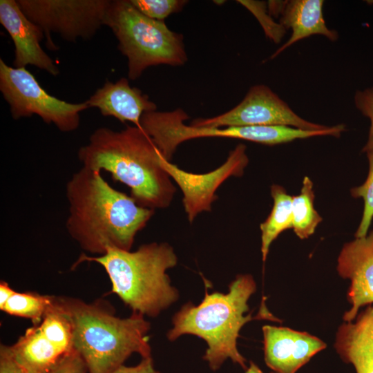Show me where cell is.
Instances as JSON below:
<instances>
[{
  "mask_svg": "<svg viewBox=\"0 0 373 373\" xmlns=\"http://www.w3.org/2000/svg\"><path fill=\"white\" fill-rule=\"evenodd\" d=\"M270 191L274 200L273 207L266 220L260 224L263 261L267 259L271 243L283 231L293 227L292 196L278 184L271 185Z\"/></svg>",
  "mask_w": 373,
  "mask_h": 373,
  "instance_id": "obj_18",
  "label": "cell"
},
{
  "mask_svg": "<svg viewBox=\"0 0 373 373\" xmlns=\"http://www.w3.org/2000/svg\"><path fill=\"white\" fill-rule=\"evenodd\" d=\"M262 329L265 362L277 373H296L327 347L323 341L306 332L272 325Z\"/></svg>",
  "mask_w": 373,
  "mask_h": 373,
  "instance_id": "obj_12",
  "label": "cell"
},
{
  "mask_svg": "<svg viewBox=\"0 0 373 373\" xmlns=\"http://www.w3.org/2000/svg\"><path fill=\"white\" fill-rule=\"evenodd\" d=\"M245 373H263L260 368L253 361L249 362V367L246 369ZM271 373H277L273 372Z\"/></svg>",
  "mask_w": 373,
  "mask_h": 373,
  "instance_id": "obj_30",
  "label": "cell"
},
{
  "mask_svg": "<svg viewBox=\"0 0 373 373\" xmlns=\"http://www.w3.org/2000/svg\"><path fill=\"white\" fill-rule=\"evenodd\" d=\"M0 23L10 35L15 46L13 67L32 65L49 74H59L53 60L40 45L45 35L19 8L16 0L0 1Z\"/></svg>",
  "mask_w": 373,
  "mask_h": 373,
  "instance_id": "obj_13",
  "label": "cell"
},
{
  "mask_svg": "<svg viewBox=\"0 0 373 373\" xmlns=\"http://www.w3.org/2000/svg\"><path fill=\"white\" fill-rule=\"evenodd\" d=\"M15 292L8 283L4 280H1L0 283V309L3 308L8 299Z\"/></svg>",
  "mask_w": 373,
  "mask_h": 373,
  "instance_id": "obj_29",
  "label": "cell"
},
{
  "mask_svg": "<svg viewBox=\"0 0 373 373\" xmlns=\"http://www.w3.org/2000/svg\"><path fill=\"white\" fill-rule=\"evenodd\" d=\"M66 196L68 234L82 249L97 256L110 248L131 251L135 236L155 213L113 188L100 171L84 166L68 181Z\"/></svg>",
  "mask_w": 373,
  "mask_h": 373,
  "instance_id": "obj_1",
  "label": "cell"
},
{
  "mask_svg": "<svg viewBox=\"0 0 373 373\" xmlns=\"http://www.w3.org/2000/svg\"><path fill=\"white\" fill-rule=\"evenodd\" d=\"M70 315L73 348L84 361L88 373H110L124 365L133 354L151 356L147 335L150 323L144 316L133 313L122 318L101 303L58 297Z\"/></svg>",
  "mask_w": 373,
  "mask_h": 373,
  "instance_id": "obj_4",
  "label": "cell"
},
{
  "mask_svg": "<svg viewBox=\"0 0 373 373\" xmlns=\"http://www.w3.org/2000/svg\"><path fill=\"white\" fill-rule=\"evenodd\" d=\"M52 301L53 296L15 291L1 310L12 316L28 318L33 325H39Z\"/></svg>",
  "mask_w": 373,
  "mask_h": 373,
  "instance_id": "obj_21",
  "label": "cell"
},
{
  "mask_svg": "<svg viewBox=\"0 0 373 373\" xmlns=\"http://www.w3.org/2000/svg\"><path fill=\"white\" fill-rule=\"evenodd\" d=\"M86 261L104 269L111 292L133 313L155 317L178 299L179 293L166 274L177 265L178 257L167 242L144 244L134 251L110 248L102 256L83 254L74 267Z\"/></svg>",
  "mask_w": 373,
  "mask_h": 373,
  "instance_id": "obj_5",
  "label": "cell"
},
{
  "mask_svg": "<svg viewBox=\"0 0 373 373\" xmlns=\"http://www.w3.org/2000/svg\"><path fill=\"white\" fill-rule=\"evenodd\" d=\"M0 91L13 119L39 116L60 131L71 132L79 126L80 113L89 107L86 101L69 103L50 95L26 68H15L0 59Z\"/></svg>",
  "mask_w": 373,
  "mask_h": 373,
  "instance_id": "obj_7",
  "label": "cell"
},
{
  "mask_svg": "<svg viewBox=\"0 0 373 373\" xmlns=\"http://www.w3.org/2000/svg\"><path fill=\"white\" fill-rule=\"evenodd\" d=\"M10 348L26 373H45L66 354L45 336L39 325L26 329Z\"/></svg>",
  "mask_w": 373,
  "mask_h": 373,
  "instance_id": "obj_17",
  "label": "cell"
},
{
  "mask_svg": "<svg viewBox=\"0 0 373 373\" xmlns=\"http://www.w3.org/2000/svg\"><path fill=\"white\" fill-rule=\"evenodd\" d=\"M322 0L285 1L279 23L292 31L289 39L271 56L273 59L296 42L314 35H321L332 41L338 39V34L326 26L323 15Z\"/></svg>",
  "mask_w": 373,
  "mask_h": 373,
  "instance_id": "obj_15",
  "label": "cell"
},
{
  "mask_svg": "<svg viewBox=\"0 0 373 373\" xmlns=\"http://www.w3.org/2000/svg\"><path fill=\"white\" fill-rule=\"evenodd\" d=\"M256 291V283L250 274L236 276L227 294L206 291L200 304L187 303L175 314L168 339L173 341L184 334L195 335L207 343L203 359L212 370H218L227 359L246 370V359L238 350L237 340L244 325L254 318L245 314Z\"/></svg>",
  "mask_w": 373,
  "mask_h": 373,
  "instance_id": "obj_3",
  "label": "cell"
},
{
  "mask_svg": "<svg viewBox=\"0 0 373 373\" xmlns=\"http://www.w3.org/2000/svg\"><path fill=\"white\" fill-rule=\"evenodd\" d=\"M315 198L313 182L305 176L300 194L292 196V220L294 231L300 239L312 236L322 221V217L314 206Z\"/></svg>",
  "mask_w": 373,
  "mask_h": 373,
  "instance_id": "obj_19",
  "label": "cell"
},
{
  "mask_svg": "<svg viewBox=\"0 0 373 373\" xmlns=\"http://www.w3.org/2000/svg\"><path fill=\"white\" fill-rule=\"evenodd\" d=\"M77 154L82 166L107 171L127 186L140 206L155 210L171 204L176 188L161 166L163 155L141 127L99 128Z\"/></svg>",
  "mask_w": 373,
  "mask_h": 373,
  "instance_id": "obj_2",
  "label": "cell"
},
{
  "mask_svg": "<svg viewBox=\"0 0 373 373\" xmlns=\"http://www.w3.org/2000/svg\"><path fill=\"white\" fill-rule=\"evenodd\" d=\"M246 149L244 144H238L220 166L205 173L184 171L162 157L161 166L182 191V202L190 223L200 213L211 210L212 203L218 198L216 191L227 179L243 175L249 163Z\"/></svg>",
  "mask_w": 373,
  "mask_h": 373,
  "instance_id": "obj_10",
  "label": "cell"
},
{
  "mask_svg": "<svg viewBox=\"0 0 373 373\" xmlns=\"http://www.w3.org/2000/svg\"><path fill=\"white\" fill-rule=\"evenodd\" d=\"M334 347L341 360L356 373H373V313L341 324Z\"/></svg>",
  "mask_w": 373,
  "mask_h": 373,
  "instance_id": "obj_16",
  "label": "cell"
},
{
  "mask_svg": "<svg viewBox=\"0 0 373 373\" xmlns=\"http://www.w3.org/2000/svg\"><path fill=\"white\" fill-rule=\"evenodd\" d=\"M336 269L341 278L350 281L347 299L351 307L343 319L352 321L361 308L373 305V229L343 245Z\"/></svg>",
  "mask_w": 373,
  "mask_h": 373,
  "instance_id": "obj_11",
  "label": "cell"
},
{
  "mask_svg": "<svg viewBox=\"0 0 373 373\" xmlns=\"http://www.w3.org/2000/svg\"><path fill=\"white\" fill-rule=\"evenodd\" d=\"M0 373H26L15 361L10 346L0 345Z\"/></svg>",
  "mask_w": 373,
  "mask_h": 373,
  "instance_id": "obj_27",
  "label": "cell"
},
{
  "mask_svg": "<svg viewBox=\"0 0 373 373\" xmlns=\"http://www.w3.org/2000/svg\"><path fill=\"white\" fill-rule=\"evenodd\" d=\"M39 326L45 336L62 352L66 354L73 350L71 319L58 297L53 296L52 303Z\"/></svg>",
  "mask_w": 373,
  "mask_h": 373,
  "instance_id": "obj_20",
  "label": "cell"
},
{
  "mask_svg": "<svg viewBox=\"0 0 373 373\" xmlns=\"http://www.w3.org/2000/svg\"><path fill=\"white\" fill-rule=\"evenodd\" d=\"M365 153L369 164L367 178L363 184L350 190L351 195L354 198H362L364 204L362 218L354 234L355 238L365 236L373 220V149Z\"/></svg>",
  "mask_w": 373,
  "mask_h": 373,
  "instance_id": "obj_22",
  "label": "cell"
},
{
  "mask_svg": "<svg viewBox=\"0 0 373 373\" xmlns=\"http://www.w3.org/2000/svg\"><path fill=\"white\" fill-rule=\"evenodd\" d=\"M132 5L149 18L164 21L173 13L180 12L186 1L184 0H130Z\"/></svg>",
  "mask_w": 373,
  "mask_h": 373,
  "instance_id": "obj_23",
  "label": "cell"
},
{
  "mask_svg": "<svg viewBox=\"0 0 373 373\" xmlns=\"http://www.w3.org/2000/svg\"><path fill=\"white\" fill-rule=\"evenodd\" d=\"M25 15L37 25L46 37L47 47L58 48L50 37L59 34L69 42L93 37L102 26L109 0H17Z\"/></svg>",
  "mask_w": 373,
  "mask_h": 373,
  "instance_id": "obj_8",
  "label": "cell"
},
{
  "mask_svg": "<svg viewBox=\"0 0 373 373\" xmlns=\"http://www.w3.org/2000/svg\"><path fill=\"white\" fill-rule=\"evenodd\" d=\"M249 10L258 19L262 26L265 35L276 43L283 38L286 29L280 24L274 21L269 12H267L266 3L256 1H238Z\"/></svg>",
  "mask_w": 373,
  "mask_h": 373,
  "instance_id": "obj_24",
  "label": "cell"
},
{
  "mask_svg": "<svg viewBox=\"0 0 373 373\" xmlns=\"http://www.w3.org/2000/svg\"><path fill=\"white\" fill-rule=\"evenodd\" d=\"M45 373H88V371L81 356L72 350Z\"/></svg>",
  "mask_w": 373,
  "mask_h": 373,
  "instance_id": "obj_26",
  "label": "cell"
},
{
  "mask_svg": "<svg viewBox=\"0 0 373 373\" xmlns=\"http://www.w3.org/2000/svg\"><path fill=\"white\" fill-rule=\"evenodd\" d=\"M104 25L118 41V49L128 59V76L139 78L152 66L183 65L187 56L181 35L164 21L147 17L130 0L111 1Z\"/></svg>",
  "mask_w": 373,
  "mask_h": 373,
  "instance_id": "obj_6",
  "label": "cell"
},
{
  "mask_svg": "<svg viewBox=\"0 0 373 373\" xmlns=\"http://www.w3.org/2000/svg\"><path fill=\"white\" fill-rule=\"evenodd\" d=\"M354 99L356 108L370 120L367 141L362 149L365 153L373 149V88L356 91Z\"/></svg>",
  "mask_w": 373,
  "mask_h": 373,
  "instance_id": "obj_25",
  "label": "cell"
},
{
  "mask_svg": "<svg viewBox=\"0 0 373 373\" xmlns=\"http://www.w3.org/2000/svg\"><path fill=\"white\" fill-rule=\"evenodd\" d=\"M110 373H159L154 367L152 357L142 358L135 366L121 365Z\"/></svg>",
  "mask_w": 373,
  "mask_h": 373,
  "instance_id": "obj_28",
  "label": "cell"
},
{
  "mask_svg": "<svg viewBox=\"0 0 373 373\" xmlns=\"http://www.w3.org/2000/svg\"><path fill=\"white\" fill-rule=\"evenodd\" d=\"M190 125L209 128L287 126L306 131L329 127L302 118L265 85L251 87L244 99L229 111L213 117L195 119Z\"/></svg>",
  "mask_w": 373,
  "mask_h": 373,
  "instance_id": "obj_9",
  "label": "cell"
},
{
  "mask_svg": "<svg viewBox=\"0 0 373 373\" xmlns=\"http://www.w3.org/2000/svg\"><path fill=\"white\" fill-rule=\"evenodd\" d=\"M89 107L98 108L104 116H112L122 123L132 122L140 126L144 113L156 111V104L146 95L131 87L126 78L113 83L107 80L86 100Z\"/></svg>",
  "mask_w": 373,
  "mask_h": 373,
  "instance_id": "obj_14",
  "label": "cell"
}]
</instances>
